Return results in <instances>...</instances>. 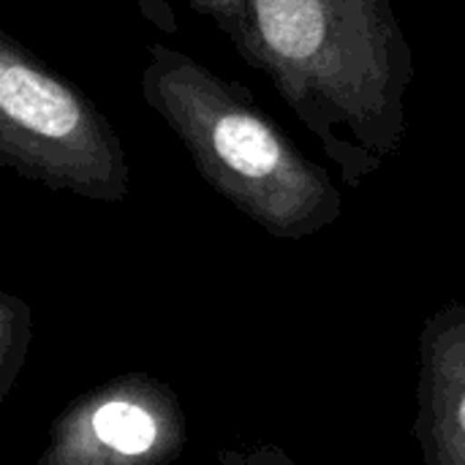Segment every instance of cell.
Returning <instances> with one entry per match:
<instances>
[{"instance_id": "obj_8", "label": "cell", "mask_w": 465, "mask_h": 465, "mask_svg": "<svg viewBox=\"0 0 465 465\" xmlns=\"http://www.w3.org/2000/svg\"><path fill=\"white\" fill-rule=\"evenodd\" d=\"M185 3H188L193 11H199L202 16H207V19L213 22V19H215V16H218V14L226 8L232 0H185Z\"/></svg>"}, {"instance_id": "obj_1", "label": "cell", "mask_w": 465, "mask_h": 465, "mask_svg": "<svg viewBox=\"0 0 465 465\" xmlns=\"http://www.w3.org/2000/svg\"><path fill=\"white\" fill-rule=\"evenodd\" d=\"M349 188L403 147L414 49L392 0H232L215 19Z\"/></svg>"}, {"instance_id": "obj_6", "label": "cell", "mask_w": 465, "mask_h": 465, "mask_svg": "<svg viewBox=\"0 0 465 465\" xmlns=\"http://www.w3.org/2000/svg\"><path fill=\"white\" fill-rule=\"evenodd\" d=\"M30 305L11 292H0V403L8 401L14 384L19 381L30 349Z\"/></svg>"}, {"instance_id": "obj_4", "label": "cell", "mask_w": 465, "mask_h": 465, "mask_svg": "<svg viewBox=\"0 0 465 465\" xmlns=\"http://www.w3.org/2000/svg\"><path fill=\"white\" fill-rule=\"evenodd\" d=\"M185 441L188 420L177 392L134 371L74 398L52 420L35 465H172Z\"/></svg>"}, {"instance_id": "obj_2", "label": "cell", "mask_w": 465, "mask_h": 465, "mask_svg": "<svg viewBox=\"0 0 465 465\" xmlns=\"http://www.w3.org/2000/svg\"><path fill=\"white\" fill-rule=\"evenodd\" d=\"M139 87L207 185L267 234L305 240L343 215V193L330 172L259 109L245 84L153 44Z\"/></svg>"}, {"instance_id": "obj_7", "label": "cell", "mask_w": 465, "mask_h": 465, "mask_svg": "<svg viewBox=\"0 0 465 465\" xmlns=\"http://www.w3.org/2000/svg\"><path fill=\"white\" fill-rule=\"evenodd\" d=\"M215 465H302L297 463L278 444H253V447H226L218 450Z\"/></svg>"}, {"instance_id": "obj_3", "label": "cell", "mask_w": 465, "mask_h": 465, "mask_svg": "<svg viewBox=\"0 0 465 465\" xmlns=\"http://www.w3.org/2000/svg\"><path fill=\"white\" fill-rule=\"evenodd\" d=\"M0 163L44 188L120 204L131 163L109 117L5 30L0 33Z\"/></svg>"}, {"instance_id": "obj_5", "label": "cell", "mask_w": 465, "mask_h": 465, "mask_svg": "<svg viewBox=\"0 0 465 465\" xmlns=\"http://www.w3.org/2000/svg\"><path fill=\"white\" fill-rule=\"evenodd\" d=\"M425 465H465V302L447 300L420 330L417 417Z\"/></svg>"}]
</instances>
